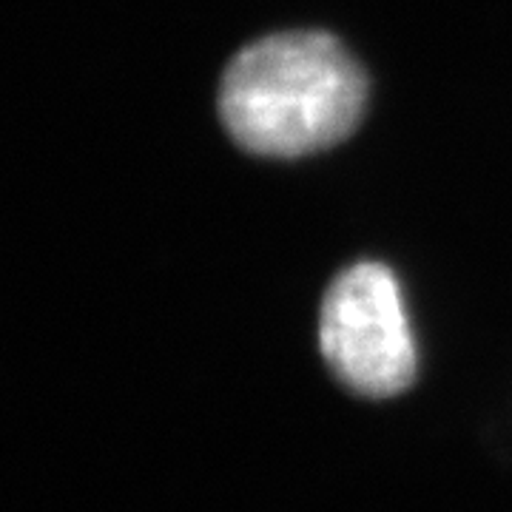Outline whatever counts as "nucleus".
Here are the masks:
<instances>
[{
    "mask_svg": "<svg viewBox=\"0 0 512 512\" xmlns=\"http://www.w3.org/2000/svg\"><path fill=\"white\" fill-rule=\"evenodd\" d=\"M367 80L325 32H285L245 46L222 74V126L259 157H305L359 126Z\"/></svg>",
    "mask_w": 512,
    "mask_h": 512,
    "instance_id": "obj_1",
    "label": "nucleus"
},
{
    "mask_svg": "<svg viewBox=\"0 0 512 512\" xmlns=\"http://www.w3.org/2000/svg\"><path fill=\"white\" fill-rule=\"evenodd\" d=\"M322 356L336 379L367 399L407 390L416 376V342L396 276L359 262L330 282L319 325Z\"/></svg>",
    "mask_w": 512,
    "mask_h": 512,
    "instance_id": "obj_2",
    "label": "nucleus"
}]
</instances>
